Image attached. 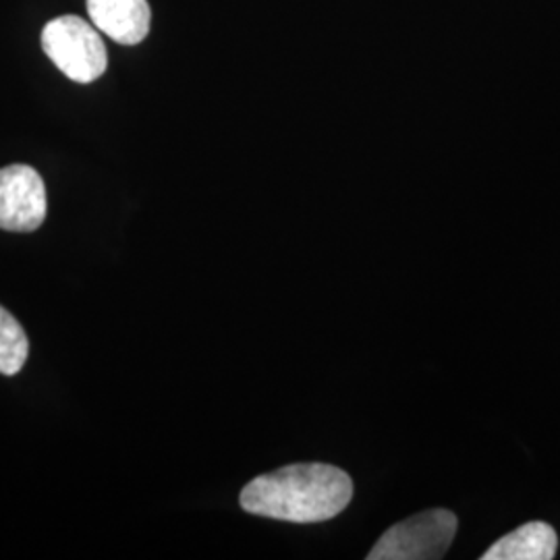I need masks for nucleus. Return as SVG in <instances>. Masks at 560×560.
Wrapping results in <instances>:
<instances>
[{
  "label": "nucleus",
  "mask_w": 560,
  "mask_h": 560,
  "mask_svg": "<svg viewBox=\"0 0 560 560\" xmlns=\"http://www.w3.org/2000/svg\"><path fill=\"white\" fill-rule=\"evenodd\" d=\"M30 355V342L15 316L0 305V374L15 376Z\"/></svg>",
  "instance_id": "obj_7"
},
{
  "label": "nucleus",
  "mask_w": 560,
  "mask_h": 560,
  "mask_svg": "<svg viewBox=\"0 0 560 560\" xmlns=\"http://www.w3.org/2000/svg\"><path fill=\"white\" fill-rule=\"evenodd\" d=\"M559 538L552 525L532 521L497 541L481 560H552L557 557Z\"/></svg>",
  "instance_id": "obj_6"
},
{
  "label": "nucleus",
  "mask_w": 560,
  "mask_h": 560,
  "mask_svg": "<svg viewBox=\"0 0 560 560\" xmlns=\"http://www.w3.org/2000/svg\"><path fill=\"white\" fill-rule=\"evenodd\" d=\"M101 30L78 15H62L48 21L42 32L46 57L71 81L92 83L104 75L108 55Z\"/></svg>",
  "instance_id": "obj_2"
},
{
  "label": "nucleus",
  "mask_w": 560,
  "mask_h": 560,
  "mask_svg": "<svg viewBox=\"0 0 560 560\" xmlns=\"http://www.w3.org/2000/svg\"><path fill=\"white\" fill-rule=\"evenodd\" d=\"M353 499V481L335 465L295 463L264 474L241 490L245 513L287 521L320 523L335 520Z\"/></svg>",
  "instance_id": "obj_1"
},
{
  "label": "nucleus",
  "mask_w": 560,
  "mask_h": 560,
  "mask_svg": "<svg viewBox=\"0 0 560 560\" xmlns=\"http://www.w3.org/2000/svg\"><path fill=\"white\" fill-rule=\"evenodd\" d=\"M457 534V517L446 509L423 511L382 534L370 560H439Z\"/></svg>",
  "instance_id": "obj_3"
},
{
  "label": "nucleus",
  "mask_w": 560,
  "mask_h": 560,
  "mask_svg": "<svg viewBox=\"0 0 560 560\" xmlns=\"http://www.w3.org/2000/svg\"><path fill=\"white\" fill-rule=\"evenodd\" d=\"M88 13L102 34L122 46H136L150 34L148 0H88Z\"/></svg>",
  "instance_id": "obj_5"
},
{
  "label": "nucleus",
  "mask_w": 560,
  "mask_h": 560,
  "mask_svg": "<svg viewBox=\"0 0 560 560\" xmlns=\"http://www.w3.org/2000/svg\"><path fill=\"white\" fill-rule=\"evenodd\" d=\"M48 212L40 173L27 164L0 168V229L32 233Z\"/></svg>",
  "instance_id": "obj_4"
}]
</instances>
